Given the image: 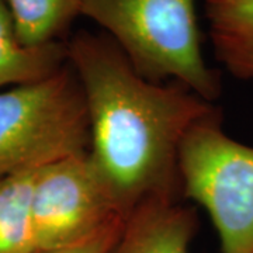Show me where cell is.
<instances>
[{"label": "cell", "mask_w": 253, "mask_h": 253, "mask_svg": "<svg viewBox=\"0 0 253 253\" xmlns=\"http://www.w3.org/2000/svg\"><path fill=\"white\" fill-rule=\"evenodd\" d=\"M66 45L86 101L89 154L124 212L152 197L179 199L183 139L219 110L177 82L145 79L106 34L78 31Z\"/></svg>", "instance_id": "6da1fadb"}, {"label": "cell", "mask_w": 253, "mask_h": 253, "mask_svg": "<svg viewBox=\"0 0 253 253\" xmlns=\"http://www.w3.org/2000/svg\"><path fill=\"white\" fill-rule=\"evenodd\" d=\"M82 16L106 31L139 75L177 82L207 101L221 93L201 51L196 0H84Z\"/></svg>", "instance_id": "7a4b0ae2"}, {"label": "cell", "mask_w": 253, "mask_h": 253, "mask_svg": "<svg viewBox=\"0 0 253 253\" xmlns=\"http://www.w3.org/2000/svg\"><path fill=\"white\" fill-rule=\"evenodd\" d=\"M89 146L86 101L69 61L44 81L0 91V179L40 170Z\"/></svg>", "instance_id": "3957f363"}, {"label": "cell", "mask_w": 253, "mask_h": 253, "mask_svg": "<svg viewBox=\"0 0 253 253\" xmlns=\"http://www.w3.org/2000/svg\"><path fill=\"white\" fill-rule=\"evenodd\" d=\"M181 194L207 211L222 253H253V146L222 129L221 111L189 131L179 151Z\"/></svg>", "instance_id": "277c9868"}, {"label": "cell", "mask_w": 253, "mask_h": 253, "mask_svg": "<svg viewBox=\"0 0 253 253\" xmlns=\"http://www.w3.org/2000/svg\"><path fill=\"white\" fill-rule=\"evenodd\" d=\"M126 217L89 151L37 173L33 193L36 252L83 242Z\"/></svg>", "instance_id": "5b68a950"}, {"label": "cell", "mask_w": 253, "mask_h": 253, "mask_svg": "<svg viewBox=\"0 0 253 253\" xmlns=\"http://www.w3.org/2000/svg\"><path fill=\"white\" fill-rule=\"evenodd\" d=\"M196 231L194 208L179 199L152 197L126 214L109 253H190Z\"/></svg>", "instance_id": "8992f818"}, {"label": "cell", "mask_w": 253, "mask_h": 253, "mask_svg": "<svg viewBox=\"0 0 253 253\" xmlns=\"http://www.w3.org/2000/svg\"><path fill=\"white\" fill-rule=\"evenodd\" d=\"M208 36L217 61L241 81H253V0H206Z\"/></svg>", "instance_id": "52a82bcc"}, {"label": "cell", "mask_w": 253, "mask_h": 253, "mask_svg": "<svg viewBox=\"0 0 253 253\" xmlns=\"http://www.w3.org/2000/svg\"><path fill=\"white\" fill-rule=\"evenodd\" d=\"M68 63L66 41L24 45L17 36L6 0H0V87L44 81Z\"/></svg>", "instance_id": "ba28073f"}, {"label": "cell", "mask_w": 253, "mask_h": 253, "mask_svg": "<svg viewBox=\"0 0 253 253\" xmlns=\"http://www.w3.org/2000/svg\"><path fill=\"white\" fill-rule=\"evenodd\" d=\"M40 170L0 179V253H36L33 193Z\"/></svg>", "instance_id": "9c48e42d"}, {"label": "cell", "mask_w": 253, "mask_h": 253, "mask_svg": "<svg viewBox=\"0 0 253 253\" xmlns=\"http://www.w3.org/2000/svg\"><path fill=\"white\" fill-rule=\"evenodd\" d=\"M84 0H6L20 41L28 46L65 41Z\"/></svg>", "instance_id": "30bf717a"}, {"label": "cell", "mask_w": 253, "mask_h": 253, "mask_svg": "<svg viewBox=\"0 0 253 253\" xmlns=\"http://www.w3.org/2000/svg\"><path fill=\"white\" fill-rule=\"evenodd\" d=\"M124 219L114 224V225L106 228V229H103V231H100L99 234L93 235L83 242L68 246V248H62V249L36 253H109L114 242L117 241L120 231H121L123 224H124Z\"/></svg>", "instance_id": "8fae6325"}]
</instances>
